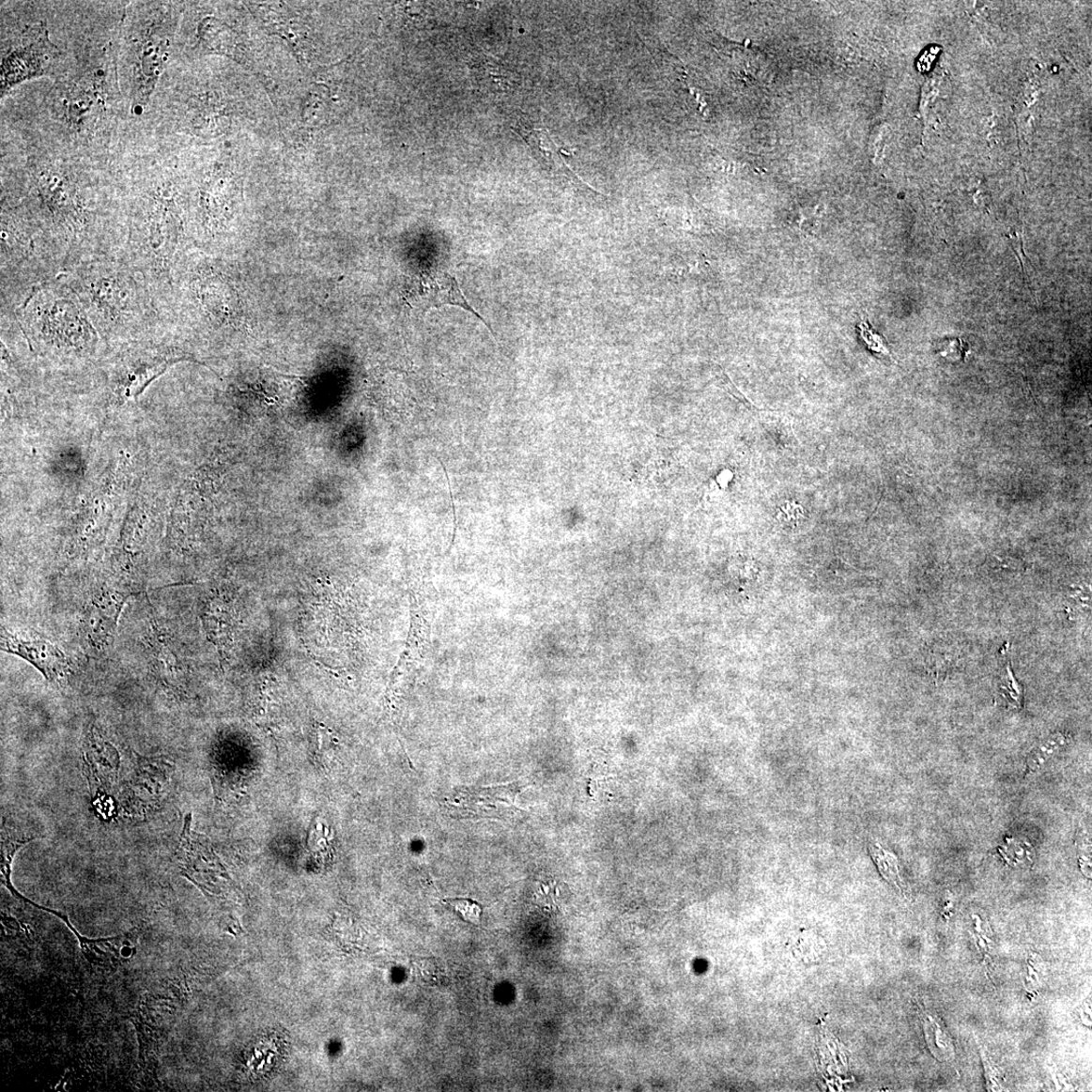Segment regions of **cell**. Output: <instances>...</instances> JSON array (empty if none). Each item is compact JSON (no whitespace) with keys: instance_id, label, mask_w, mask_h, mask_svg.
Here are the masks:
<instances>
[{"instance_id":"obj_7","label":"cell","mask_w":1092,"mask_h":1092,"mask_svg":"<svg viewBox=\"0 0 1092 1092\" xmlns=\"http://www.w3.org/2000/svg\"><path fill=\"white\" fill-rule=\"evenodd\" d=\"M137 45L133 92L136 103L142 107L147 103L166 61L168 39L166 35L160 36L158 21L151 23V28L146 32H142V38Z\"/></svg>"},{"instance_id":"obj_13","label":"cell","mask_w":1092,"mask_h":1092,"mask_svg":"<svg viewBox=\"0 0 1092 1092\" xmlns=\"http://www.w3.org/2000/svg\"><path fill=\"white\" fill-rule=\"evenodd\" d=\"M1069 740L1067 733L1055 732L1036 746L1028 758V774H1035L1042 769L1052 757L1069 744Z\"/></svg>"},{"instance_id":"obj_20","label":"cell","mask_w":1092,"mask_h":1092,"mask_svg":"<svg viewBox=\"0 0 1092 1092\" xmlns=\"http://www.w3.org/2000/svg\"><path fill=\"white\" fill-rule=\"evenodd\" d=\"M933 345L943 358L953 362L965 361L969 353V345L962 338H944L936 340Z\"/></svg>"},{"instance_id":"obj_2","label":"cell","mask_w":1092,"mask_h":1092,"mask_svg":"<svg viewBox=\"0 0 1092 1092\" xmlns=\"http://www.w3.org/2000/svg\"><path fill=\"white\" fill-rule=\"evenodd\" d=\"M122 213L123 238L116 254L146 281L164 315L174 273L187 255L188 232L177 189L160 178L138 184Z\"/></svg>"},{"instance_id":"obj_3","label":"cell","mask_w":1092,"mask_h":1092,"mask_svg":"<svg viewBox=\"0 0 1092 1092\" xmlns=\"http://www.w3.org/2000/svg\"><path fill=\"white\" fill-rule=\"evenodd\" d=\"M15 315L32 354L53 370H99L110 352L61 275L37 287Z\"/></svg>"},{"instance_id":"obj_14","label":"cell","mask_w":1092,"mask_h":1092,"mask_svg":"<svg viewBox=\"0 0 1092 1092\" xmlns=\"http://www.w3.org/2000/svg\"><path fill=\"white\" fill-rule=\"evenodd\" d=\"M869 851L880 874L887 883L904 893V884L900 873V861L896 854L877 843L869 844Z\"/></svg>"},{"instance_id":"obj_8","label":"cell","mask_w":1092,"mask_h":1092,"mask_svg":"<svg viewBox=\"0 0 1092 1092\" xmlns=\"http://www.w3.org/2000/svg\"><path fill=\"white\" fill-rule=\"evenodd\" d=\"M127 598L120 592L104 591L87 605L83 634L91 651L103 652L111 646Z\"/></svg>"},{"instance_id":"obj_18","label":"cell","mask_w":1092,"mask_h":1092,"mask_svg":"<svg viewBox=\"0 0 1092 1092\" xmlns=\"http://www.w3.org/2000/svg\"><path fill=\"white\" fill-rule=\"evenodd\" d=\"M999 852L1009 865L1017 866L1032 862L1033 848L1024 840L1007 838V844Z\"/></svg>"},{"instance_id":"obj_21","label":"cell","mask_w":1092,"mask_h":1092,"mask_svg":"<svg viewBox=\"0 0 1092 1092\" xmlns=\"http://www.w3.org/2000/svg\"><path fill=\"white\" fill-rule=\"evenodd\" d=\"M857 331L868 349L875 354L883 355V357L891 358L886 340L874 331L868 320L861 321L857 326Z\"/></svg>"},{"instance_id":"obj_17","label":"cell","mask_w":1092,"mask_h":1092,"mask_svg":"<svg viewBox=\"0 0 1092 1092\" xmlns=\"http://www.w3.org/2000/svg\"><path fill=\"white\" fill-rule=\"evenodd\" d=\"M959 662V650L948 644H942L930 654V669L933 676L940 678L952 669Z\"/></svg>"},{"instance_id":"obj_22","label":"cell","mask_w":1092,"mask_h":1092,"mask_svg":"<svg viewBox=\"0 0 1092 1092\" xmlns=\"http://www.w3.org/2000/svg\"><path fill=\"white\" fill-rule=\"evenodd\" d=\"M982 1060L984 1062L985 1076L986 1080H988L990 1090H1001V1073H999V1070L993 1067L992 1063L988 1058V1056L985 1055L984 1052H982Z\"/></svg>"},{"instance_id":"obj_10","label":"cell","mask_w":1092,"mask_h":1092,"mask_svg":"<svg viewBox=\"0 0 1092 1092\" xmlns=\"http://www.w3.org/2000/svg\"><path fill=\"white\" fill-rule=\"evenodd\" d=\"M518 782L490 786L485 788L455 789L449 801L452 810L460 815H483V817L501 818L502 809L516 807V799L522 792Z\"/></svg>"},{"instance_id":"obj_11","label":"cell","mask_w":1092,"mask_h":1092,"mask_svg":"<svg viewBox=\"0 0 1092 1092\" xmlns=\"http://www.w3.org/2000/svg\"><path fill=\"white\" fill-rule=\"evenodd\" d=\"M236 623L232 607L218 599L205 613L204 624L207 634L220 649L229 646L233 641Z\"/></svg>"},{"instance_id":"obj_4","label":"cell","mask_w":1092,"mask_h":1092,"mask_svg":"<svg viewBox=\"0 0 1092 1092\" xmlns=\"http://www.w3.org/2000/svg\"><path fill=\"white\" fill-rule=\"evenodd\" d=\"M63 272L59 260L34 222L7 202L2 212L0 315H15L37 287Z\"/></svg>"},{"instance_id":"obj_12","label":"cell","mask_w":1092,"mask_h":1092,"mask_svg":"<svg viewBox=\"0 0 1092 1092\" xmlns=\"http://www.w3.org/2000/svg\"><path fill=\"white\" fill-rule=\"evenodd\" d=\"M479 86L485 91L502 92L516 85L515 76L502 63L492 59H482L472 68Z\"/></svg>"},{"instance_id":"obj_5","label":"cell","mask_w":1092,"mask_h":1092,"mask_svg":"<svg viewBox=\"0 0 1092 1092\" xmlns=\"http://www.w3.org/2000/svg\"><path fill=\"white\" fill-rule=\"evenodd\" d=\"M60 51L50 42L44 24L26 30L3 54L2 95L28 79L50 72Z\"/></svg>"},{"instance_id":"obj_15","label":"cell","mask_w":1092,"mask_h":1092,"mask_svg":"<svg viewBox=\"0 0 1092 1092\" xmlns=\"http://www.w3.org/2000/svg\"><path fill=\"white\" fill-rule=\"evenodd\" d=\"M927 1042L933 1055H936L941 1060L949 1059L953 1054L954 1049L951 1044L950 1038L945 1034L941 1023L936 1018L927 1014L922 1016Z\"/></svg>"},{"instance_id":"obj_6","label":"cell","mask_w":1092,"mask_h":1092,"mask_svg":"<svg viewBox=\"0 0 1092 1092\" xmlns=\"http://www.w3.org/2000/svg\"><path fill=\"white\" fill-rule=\"evenodd\" d=\"M405 299L412 308L423 313L444 306L462 308L475 315L493 331L491 326L469 305L454 276L449 272L442 270L421 272L407 286Z\"/></svg>"},{"instance_id":"obj_9","label":"cell","mask_w":1092,"mask_h":1092,"mask_svg":"<svg viewBox=\"0 0 1092 1092\" xmlns=\"http://www.w3.org/2000/svg\"><path fill=\"white\" fill-rule=\"evenodd\" d=\"M0 641L3 651L29 662L49 682H59L70 673L68 657L54 644L45 639L13 635L3 628Z\"/></svg>"},{"instance_id":"obj_19","label":"cell","mask_w":1092,"mask_h":1092,"mask_svg":"<svg viewBox=\"0 0 1092 1092\" xmlns=\"http://www.w3.org/2000/svg\"><path fill=\"white\" fill-rule=\"evenodd\" d=\"M443 902L452 907V910L467 923L473 926L481 925V916L484 911V906L481 903L469 899H447Z\"/></svg>"},{"instance_id":"obj_1","label":"cell","mask_w":1092,"mask_h":1092,"mask_svg":"<svg viewBox=\"0 0 1092 1092\" xmlns=\"http://www.w3.org/2000/svg\"><path fill=\"white\" fill-rule=\"evenodd\" d=\"M110 348L171 334L146 281L117 254L61 274Z\"/></svg>"},{"instance_id":"obj_16","label":"cell","mask_w":1092,"mask_h":1092,"mask_svg":"<svg viewBox=\"0 0 1092 1092\" xmlns=\"http://www.w3.org/2000/svg\"><path fill=\"white\" fill-rule=\"evenodd\" d=\"M997 697L1007 709L1023 708L1024 689L1012 672L1009 661H1007L1005 673L998 683Z\"/></svg>"}]
</instances>
